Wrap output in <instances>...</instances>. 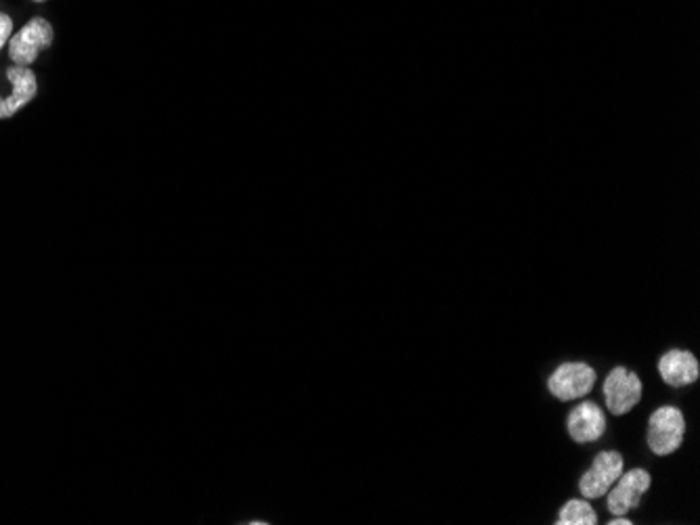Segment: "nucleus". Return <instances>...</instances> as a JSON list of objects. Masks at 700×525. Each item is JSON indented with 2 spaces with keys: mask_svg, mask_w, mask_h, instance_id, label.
Segmentation results:
<instances>
[{
  "mask_svg": "<svg viewBox=\"0 0 700 525\" xmlns=\"http://www.w3.org/2000/svg\"><path fill=\"white\" fill-rule=\"evenodd\" d=\"M55 43V27L51 20L43 15L29 17L26 24L17 27L7 45V57L13 65L34 68L45 50H49Z\"/></svg>",
  "mask_w": 700,
  "mask_h": 525,
  "instance_id": "obj_1",
  "label": "nucleus"
},
{
  "mask_svg": "<svg viewBox=\"0 0 700 525\" xmlns=\"http://www.w3.org/2000/svg\"><path fill=\"white\" fill-rule=\"evenodd\" d=\"M686 438V417L675 406H661L650 415L649 421V449L667 456L681 449Z\"/></svg>",
  "mask_w": 700,
  "mask_h": 525,
  "instance_id": "obj_2",
  "label": "nucleus"
},
{
  "mask_svg": "<svg viewBox=\"0 0 700 525\" xmlns=\"http://www.w3.org/2000/svg\"><path fill=\"white\" fill-rule=\"evenodd\" d=\"M4 77L9 80V93H0V122L22 114L29 103L36 100L40 91V82L34 68L9 63Z\"/></svg>",
  "mask_w": 700,
  "mask_h": 525,
  "instance_id": "obj_3",
  "label": "nucleus"
},
{
  "mask_svg": "<svg viewBox=\"0 0 700 525\" xmlns=\"http://www.w3.org/2000/svg\"><path fill=\"white\" fill-rule=\"evenodd\" d=\"M596 379V371L590 365L565 362L547 379V390L556 401H579L594 390Z\"/></svg>",
  "mask_w": 700,
  "mask_h": 525,
  "instance_id": "obj_4",
  "label": "nucleus"
},
{
  "mask_svg": "<svg viewBox=\"0 0 700 525\" xmlns=\"http://www.w3.org/2000/svg\"><path fill=\"white\" fill-rule=\"evenodd\" d=\"M625 469V458L619 452H600L590 472H585L579 479V492L588 501H596L606 497V492L615 486V481L621 477Z\"/></svg>",
  "mask_w": 700,
  "mask_h": 525,
  "instance_id": "obj_5",
  "label": "nucleus"
},
{
  "mask_svg": "<svg viewBox=\"0 0 700 525\" xmlns=\"http://www.w3.org/2000/svg\"><path fill=\"white\" fill-rule=\"evenodd\" d=\"M602 392H604L606 408L613 415L621 417L629 410H633L642 401V381L633 371L617 367L606 377Z\"/></svg>",
  "mask_w": 700,
  "mask_h": 525,
  "instance_id": "obj_6",
  "label": "nucleus"
},
{
  "mask_svg": "<svg viewBox=\"0 0 700 525\" xmlns=\"http://www.w3.org/2000/svg\"><path fill=\"white\" fill-rule=\"evenodd\" d=\"M652 486V477H650L646 469H631L625 472L621 477L615 481V486L606 492V504L608 511L615 517L627 515L629 511H633L642 497L646 494Z\"/></svg>",
  "mask_w": 700,
  "mask_h": 525,
  "instance_id": "obj_7",
  "label": "nucleus"
},
{
  "mask_svg": "<svg viewBox=\"0 0 700 525\" xmlns=\"http://www.w3.org/2000/svg\"><path fill=\"white\" fill-rule=\"evenodd\" d=\"M567 429L572 442L577 444L596 442L606 431L604 410L597 406L596 402H581L569 413Z\"/></svg>",
  "mask_w": 700,
  "mask_h": 525,
  "instance_id": "obj_8",
  "label": "nucleus"
},
{
  "mask_svg": "<svg viewBox=\"0 0 700 525\" xmlns=\"http://www.w3.org/2000/svg\"><path fill=\"white\" fill-rule=\"evenodd\" d=\"M661 379L672 387H686L697 383L700 377V365L697 356L688 350H672L659 360Z\"/></svg>",
  "mask_w": 700,
  "mask_h": 525,
  "instance_id": "obj_9",
  "label": "nucleus"
},
{
  "mask_svg": "<svg viewBox=\"0 0 700 525\" xmlns=\"http://www.w3.org/2000/svg\"><path fill=\"white\" fill-rule=\"evenodd\" d=\"M597 515L596 511L592 509V504L588 499H572L567 502L560 513H558V522L556 525H596Z\"/></svg>",
  "mask_w": 700,
  "mask_h": 525,
  "instance_id": "obj_10",
  "label": "nucleus"
},
{
  "mask_svg": "<svg viewBox=\"0 0 700 525\" xmlns=\"http://www.w3.org/2000/svg\"><path fill=\"white\" fill-rule=\"evenodd\" d=\"M13 32H15V20L0 9V52L7 49Z\"/></svg>",
  "mask_w": 700,
  "mask_h": 525,
  "instance_id": "obj_11",
  "label": "nucleus"
},
{
  "mask_svg": "<svg viewBox=\"0 0 700 525\" xmlns=\"http://www.w3.org/2000/svg\"><path fill=\"white\" fill-rule=\"evenodd\" d=\"M608 524H610V525H631V524H633V522H631V520H627V517H625V515H621V517H615V520H610V522H608Z\"/></svg>",
  "mask_w": 700,
  "mask_h": 525,
  "instance_id": "obj_12",
  "label": "nucleus"
},
{
  "mask_svg": "<svg viewBox=\"0 0 700 525\" xmlns=\"http://www.w3.org/2000/svg\"><path fill=\"white\" fill-rule=\"evenodd\" d=\"M32 2H36V4H43V2H49V0H32Z\"/></svg>",
  "mask_w": 700,
  "mask_h": 525,
  "instance_id": "obj_13",
  "label": "nucleus"
}]
</instances>
